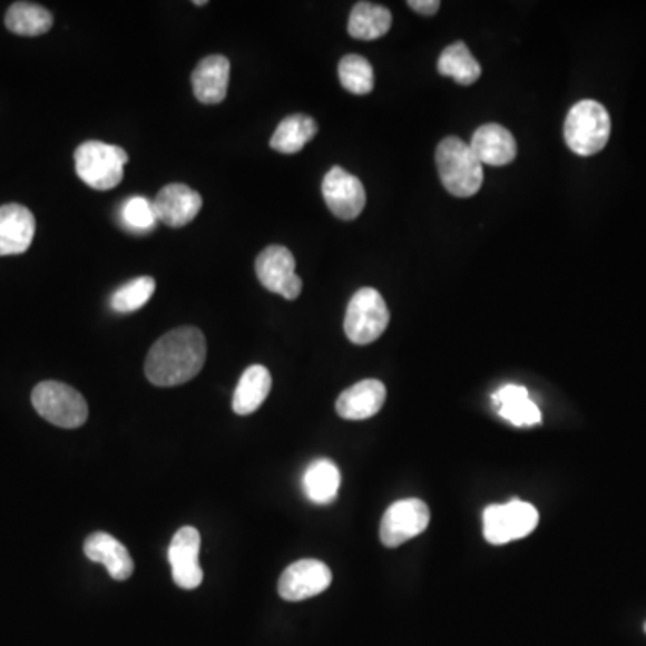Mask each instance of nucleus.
Wrapping results in <instances>:
<instances>
[{
    "mask_svg": "<svg viewBox=\"0 0 646 646\" xmlns=\"http://www.w3.org/2000/svg\"><path fill=\"white\" fill-rule=\"evenodd\" d=\"M430 507L422 499H401L384 512L379 536L386 548H398L413 537L420 536L430 525Z\"/></svg>",
    "mask_w": 646,
    "mask_h": 646,
    "instance_id": "6e6552de",
    "label": "nucleus"
},
{
    "mask_svg": "<svg viewBox=\"0 0 646 646\" xmlns=\"http://www.w3.org/2000/svg\"><path fill=\"white\" fill-rule=\"evenodd\" d=\"M340 84L355 96H366L374 90V69L366 58L360 55H346L337 67Z\"/></svg>",
    "mask_w": 646,
    "mask_h": 646,
    "instance_id": "a878e982",
    "label": "nucleus"
},
{
    "mask_svg": "<svg viewBox=\"0 0 646 646\" xmlns=\"http://www.w3.org/2000/svg\"><path fill=\"white\" fill-rule=\"evenodd\" d=\"M492 404L498 410L499 417L507 420L516 428L537 425L542 415L539 407L531 401L527 388L519 384H505L492 395Z\"/></svg>",
    "mask_w": 646,
    "mask_h": 646,
    "instance_id": "6ab92c4d",
    "label": "nucleus"
},
{
    "mask_svg": "<svg viewBox=\"0 0 646 646\" xmlns=\"http://www.w3.org/2000/svg\"><path fill=\"white\" fill-rule=\"evenodd\" d=\"M194 4H196V6H205V4H207V2H205V0H196V2H194Z\"/></svg>",
    "mask_w": 646,
    "mask_h": 646,
    "instance_id": "c756f323",
    "label": "nucleus"
},
{
    "mask_svg": "<svg viewBox=\"0 0 646 646\" xmlns=\"http://www.w3.org/2000/svg\"><path fill=\"white\" fill-rule=\"evenodd\" d=\"M439 72L458 85H472L480 79L481 67L463 42L446 47L439 58Z\"/></svg>",
    "mask_w": 646,
    "mask_h": 646,
    "instance_id": "393cba45",
    "label": "nucleus"
},
{
    "mask_svg": "<svg viewBox=\"0 0 646 646\" xmlns=\"http://www.w3.org/2000/svg\"><path fill=\"white\" fill-rule=\"evenodd\" d=\"M472 151L487 166H507L517 157V143L505 126L489 125L476 129L471 140Z\"/></svg>",
    "mask_w": 646,
    "mask_h": 646,
    "instance_id": "a211bd4d",
    "label": "nucleus"
},
{
    "mask_svg": "<svg viewBox=\"0 0 646 646\" xmlns=\"http://www.w3.org/2000/svg\"><path fill=\"white\" fill-rule=\"evenodd\" d=\"M85 555L92 562L102 564L114 580L125 581L134 575L135 564L128 549L116 537L105 531L88 536L84 545Z\"/></svg>",
    "mask_w": 646,
    "mask_h": 646,
    "instance_id": "f3484780",
    "label": "nucleus"
},
{
    "mask_svg": "<svg viewBox=\"0 0 646 646\" xmlns=\"http://www.w3.org/2000/svg\"><path fill=\"white\" fill-rule=\"evenodd\" d=\"M390 311L379 291L363 287L352 296L346 307L345 334L355 345L374 343L386 331Z\"/></svg>",
    "mask_w": 646,
    "mask_h": 646,
    "instance_id": "423d86ee",
    "label": "nucleus"
},
{
    "mask_svg": "<svg viewBox=\"0 0 646 646\" xmlns=\"http://www.w3.org/2000/svg\"><path fill=\"white\" fill-rule=\"evenodd\" d=\"M204 199L189 185L169 184L157 194L153 202L158 222L172 228L189 225L202 211Z\"/></svg>",
    "mask_w": 646,
    "mask_h": 646,
    "instance_id": "ddd939ff",
    "label": "nucleus"
},
{
    "mask_svg": "<svg viewBox=\"0 0 646 646\" xmlns=\"http://www.w3.org/2000/svg\"><path fill=\"white\" fill-rule=\"evenodd\" d=\"M610 137L609 111L593 99H584L569 110L564 125V139L572 153L591 157L607 146Z\"/></svg>",
    "mask_w": 646,
    "mask_h": 646,
    "instance_id": "7ed1b4c3",
    "label": "nucleus"
},
{
    "mask_svg": "<svg viewBox=\"0 0 646 646\" xmlns=\"http://www.w3.org/2000/svg\"><path fill=\"white\" fill-rule=\"evenodd\" d=\"M333 581V572L322 560L304 559L291 564L278 580V595L282 600L302 601L327 591Z\"/></svg>",
    "mask_w": 646,
    "mask_h": 646,
    "instance_id": "9d476101",
    "label": "nucleus"
},
{
    "mask_svg": "<svg viewBox=\"0 0 646 646\" xmlns=\"http://www.w3.org/2000/svg\"><path fill=\"white\" fill-rule=\"evenodd\" d=\"M120 216H123V223L135 234H148L157 226L158 222L157 213H155L151 202L143 198V196L129 198L123 205Z\"/></svg>",
    "mask_w": 646,
    "mask_h": 646,
    "instance_id": "cd10ccee",
    "label": "nucleus"
},
{
    "mask_svg": "<svg viewBox=\"0 0 646 646\" xmlns=\"http://www.w3.org/2000/svg\"><path fill=\"white\" fill-rule=\"evenodd\" d=\"M194 96L204 105H219L228 92L231 61L222 55L207 56L190 76Z\"/></svg>",
    "mask_w": 646,
    "mask_h": 646,
    "instance_id": "2eb2a0df",
    "label": "nucleus"
},
{
    "mask_svg": "<svg viewBox=\"0 0 646 646\" xmlns=\"http://www.w3.org/2000/svg\"><path fill=\"white\" fill-rule=\"evenodd\" d=\"M316 131H319V125L313 117L295 114V116L286 117L277 126L270 139V146L275 151L293 155V153L302 151L305 144L314 139Z\"/></svg>",
    "mask_w": 646,
    "mask_h": 646,
    "instance_id": "5701e85b",
    "label": "nucleus"
},
{
    "mask_svg": "<svg viewBox=\"0 0 646 646\" xmlns=\"http://www.w3.org/2000/svg\"><path fill=\"white\" fill-rule=\"evenodd\" d=\"M434 160L443 187L457 198H471L483 185V164L476 157L471 144L458 137H446L439 144Z\"/></svg>",
    "mask_w": 646,
    "mask_h": 646,
    "instance_id": "f03ea898",
    "label": "nucleus"
},
{
    "mask_svg": "<svg viewBox=\"0 0 646 646\" xmlns=\"http://www.w3.org/2000/svg\"><path fill=\"white\" fill-rule=\"evenodd\" d=\"M207 360V342L199 329L178 327L164 334L151 346L146 358V378L155 386H178L204 369Z\"/></svg>",
    "mask_w": 646,
    "mask_h": 646,
    "instance_id": "f257e3e1",
    "label": "nucleus"
},
{
    "mask_svg": "<svg viewBox=\"0 0 646 646\" xmlns=\"http://www.w3.org/2000/svg\"><path fill=\"white\" fill-rule=\"evenodd\" d=\"M6 28L20 37H40L52 28V14L43 6L14 2L6 13Z\"/></svg>",
    "mask_w": 646,
    "mask_h": 646,
    "instance_id": "b1692460",
    "label": "nucleus"
},
{
    "mask_svg": "<svg viewBox=\"0 0 646 646\" xmlns=\"http://www.w3.org/2000/svg\"><path fill=\"white\" fill-rule=\"evenodd\" d=\"M539 525L534 505L513 499L507 505H490L483 512V536L490 545L503 546L530 536Z\"/></svg>",
    "mask_w": 646,
    "mask_h": 646,
    "instance_id": "0eeeda50",
    "label": "nucleus"
},
{
    "mask_svg": "<svg viewBox=\"0 0 646 646\" xmlns=\"http://www.w3.org/2000/svg\"><path fill=\"white\" fill-rule=\"evenodd\" d=\"M37 232V222L28 207L19 204L0 207V257L28 252Z\"/></svg>",
    "mask_w": 646,
    "mask_h": 646,
    "instance_id": "4468645a",
    "label": "nucleus"
},
{
    "mask_svg": "<svg viewBox=\"0 0 646 646\" xmlns=\"http://www.w3.org/2000/svg\"><path fill=\"white\" fill-rule=\"evenodd\" d=\"M31 402L38 415L63 430H76L88 419V404L84 395L76 388L60 381L37 384L31 393Z\"/></svg>",
    "mask_w": 646,
    "mask_h": 646,
    "instance_id": "39448f33",
    "label": "nucleus"
},
{
    "mask_svg": "<svg viewBox=\"0 0 646 646\" xmlns=\"http://www.w3.org/2000/svg\"><path fill=\"white\" fill-rule=\"evenodd\" d=\"M129 157L125 149L111 144L88 140L75 153L76 173L96 190H110L123 180Z\"/></svg>",
    "mask_w": 646,
    "mask_h": 646,
    "instance_id": "20e7f679",
    "label": "nucleus"
},
{
    "mask_svg": "<svg viewBox=\"0 0 646 646\" xmlns=\"http://www.w3.org/2000/svg\"><path fill=\"white\" fill-rule=\"evenodd\" d=\"M645 630H646V624H645Z\"/></svg>",
    "mask_w": 646,
    "mask_h": 646,
    "instance_id": "7c9ffc66",
    "label": "nucleus"
},
{
    "mask_svg": "<svg viewBox=\"0 0 646 646\" xmlns=\"http://www.w3.org/2000/svg\"><path fill=\"white\" fill-rule=\"evenodd\" d=\"M199 549L202 537L193 527H184L176 531L169 545L167 559L172 564L173 580L185 591H193L204 581V569L198 562Z\"/></svg>",
    "mask_w": 646,
    "mask_h": 646,
    "instance_id": "f8f14e48",
    "label": "nucleus"
},
{
    "mask_svg": "<svg viewBox=\"0 0 646 646\" xmlns=\"http://www.w3.org/2000/svg\"><path fill=\"white\" fill-rule=\"evenodd\" d=\"M408 6H410L411 10L425 14V17H431V14L440 10L439 0H410Z\"/></svg>",
    "mask_w": 646,
    "mask_h": 646,
    "instance_id": "c85d7f7f",
    "label": "nucleus"
},
{
    "mask_svg": "<svg viewBox=\"0 0 646 646\" xmlns=\"http://www.w3.org/2000/svg\"><path fill=\"white\" fill-rule=\"evenodd\" d=\"M342 483V476L336 463L320 458L305 469L302 478L305 496L316 505L333 503Z\"/></svg>",
    "mask_w": 646,
    "mask_h": 646,
    "instance_id": "412c9836",
    "label": "nucleus"
},
{
    "mask_svg": "<svg viewBox=\"0 0 646 646\" xmlns=\"http://www.w3.org/2000/svg\"><path fill=\"white\" fill-rule=\"evenodd\" d=\"M157 290V282L153 277H139L128 282L111 295V310L117 313H135L148 304L153 293Z\"/></svg>",
    "mask_w": 646,
    "mask_h": 646,
    "instance_id": "bb28decb",
    "label": "nucleus"
},
{
    "mask_svg": "<svg viewBox=\"0 0 646 646\" xmlns=\"http://www.w3.org/2000/svg\"><path fill=\"white\" fill-rule=\"evenodd\" d=\"M323 199L334 216L352 222L363 213L366 205L365 187L343 167H333L322 184Z\"/></svg>",
    "mask_w": 646,
    "mask_h": 646,
    "instance_id": "9b49d317",
    "label": "nucleus"
},
{
    "mask_svg": "<svg viewBox=\"0 0 646 646\" xmlns=\"http://www.w3.org/2000/svg\"><path fill=\"white\" fill-rule=\"evenodd\" d=\"M295 257L284 246L264 248L255 261V273L266 290L295 301L302 293V278L295 272Z\"/></svg>",
    "mask_w": 646,
    "mask_h": 646,
    "instance_id": "1a4fd4ad",
    "label": "nucleus"
},
{
    "mask_svg": "<svg viewBox=\"0 0 646 646\" xmlns=\"http://www.w3.org/2000/svg\"><path fill=\"white\" fill-rule=\"evenodd\" d=\"M272 392V374L263 365H252L243 372L237 383L232 408L237 415H252L263 407V402Z\"/></svg>",
    "mask_w": 646,
    "mask_h": 646,
    "instance_id": "aec40b11",
    "label": "nucleus"
},
{
    "mask_svg": "<svg viewBox=\"0 0 646 646\" xmlns=\"http://www.w3.org/2000/svg\"><path fill=\"white\" fill-rule=\"evenodd\" d=\"M386 401V388L378 379H365L346 388L336 401L337 415L345 420H366L378 415Z\"/></svg>",
    "mask_w": 646,
    "mask_h": 646,
    "instance_id": "dca6fc26",
    "label": "nucleus"
},
{
    "mask_svg": "<svg viewBox=\"0 0 646 646\" xmlns=\"http://www.w3.org/2000/svg\"><path fill=\"white\" fill-rule=\"evenodd\" d=\"M392 28V13L384 6L358 2L349 17V35L355 40H378Z\"/></svg>",
    "mask_w": 646,
    "mask_h": 646,
    "instance_id": "4be33fe9",
    "label": "nucleus"
}]
</instances>
